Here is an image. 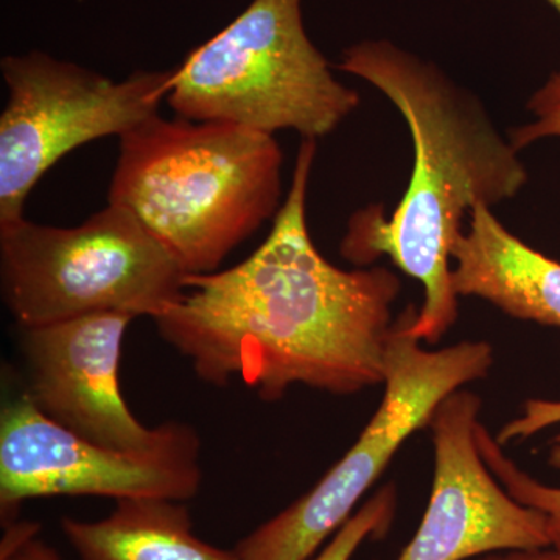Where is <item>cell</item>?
I'll list each match as a JSON object with an SVG mask.
<instances>
[{
    "label": "cell",
    "instance_id": "cell-1",
    "mask_svg": "<svg viewBox=\"0 0 560 560\" xmlns=\"http://www.w3.org/2000/svg\"><path fill=\"white\" fill-rule=\"evenodd\" d=\"M316 140L304 139L293 180L267 241L230 270L186 276V289L153 318L195 374L217 388L241 381L260 399L291 386L352 396L383 385L401 282L388 268L341 270L308 232Z\"/></svg>",
    "mask_w": 560,
    "mask_h": 560
},
{
    "label": "cell",
    "instance_id": "cell-2",
    "mask_svg": "<svg viewBox=\"0 0 560 560\" xmlns=\"http://www.w3.org/2000/svg\"><path fill=\"white\" fill-rule=\"evenodd\" d=\"M338 69L389 98L407 121L415 147L410 186L393 217L386 219L381 206L353 212L341 256L359 267L388 256L419 280L423 304L411 334L436 345L458 320L452 250L464 215L477 205L492 208L514 198L528 172L480 98L433 62L388 40H363L342 51Z\"/></svg>",
    "mask_w": 560,
    "mask_h": 560
},
{
    "label": "cell",
    "instance_id": "cell-3",
    "mask_svg": "<svg viewBox=\"0 0 560 560\" xmlns=\"http://www.w3.org/2000/svg\"><path fill=\"white\" fill-rule=\"evenodd\" d=\"M283 153L271 135L160 114L119 138L108 191L186 276L221 261L279 212Z\"/></svg>",
    "mask_w": 560,
    "mask_h": 560
},
{
    "label": "cell",
    "instance_id": "cell-4",
    "mask_svg": "<svg viewBox=\"0 0 560 560\" xmlns=\"http://www.w3.org/2000/svg\"><path fill=\"white\" fill-rule=\"evenodd\" d=\"M167 102L186 119L316 140L337 130L360 95L335 79L308 38L301 0H253L175 68Z\"/></svg>",
    "mask_w": 560,
    "mask_h": 560
},
{
    "label": "cell",
    "instance_id": "cell-5",
    "mask_svg": "<svg viewBox=\"0 0 560 560\" xmlns=\"http://www.w3.org/2000/svg\"><path fill=\"white\" fill-rule=\"evenodd\" d=\"M0 287L21 329L127 313L156 318L186 289V272L127 208L110 205L57 228L0 223Z\"/></svg>",
    "mask_w": 560,
    "mask_h": 560
},
{
    "label": "cell",
    "instance_id": "cell-6",
    "mask_svg": "<svg viewBox=\"0 0 560 560\" xmlns=\"http://www.w3.org/2000/svg\"><path fill=\"white\" fill-rule=\"evenodd\" d=\"M412 305L396 319L386 350L383 399L359 440L318 485L238 541L241 560H311L352 517L359 501L416 431L455 390L481 381L493 366L486 341L429 350L411 334Z\"/></svg>",
    "mask_w": 560,
    "mask_h": 560
},
{
    "label": "cell",
    "instance_id": "cell-7",
    "mask_svg": "<svg viewBox=\"0 0 560 560\" xmlns=\"http://www.w3.org/2000/svg\"><path fill=\"white\" fill-rule=\"evenodd\" d=\"M0 72L9 91L0 116V223H10L24 217L33 187L62 156L158 116L175 69L114 81L32 50L3 57Z\"/></svg>",
    "mask_w": 560,
    "mask_h": 560
},
{
    "label": "cell",
    "instance_id": "cell-8",
    "mask_svg": "<svg viewBox=\"0 0 560 560\" xmlns=\"http://www.w3.org/2000/svg\"><path fill=\"white\" fill-rule=\"evenodd\" d=\"M201 441L189 423L164 422L156 444L105 447L43 415L25 394L0 415V511L13 523L27 500L60 495L194 499L201 488Z\"/></svg>",
    "mask_w": 560,
    "mask_h": 560
},
{
    "label": "cell",
    "instance_id": "cell-9",
    "mask_svg": "<svg viewBox=\"0 0 560 560\" xmlns=\"http://www.w3.org/2000/svg\"><path fill=\"white\" fill-rule=\"evenodd\" d=\"M482 401L458 389L430 419L433 485L415 537L397 560H469L489 552L551 547L547 517L518 503L482 459Z\"/></svg>",
    "mask_w": 560,
    "mask_h": 560
},
{
    "label": "cell",
    "instance_id": "cell-10",
    "mask_svg": "<svg viewBox=\"0 0 560 560\" xmlns=\"http://www.w3.org/2000/svg\"><path fill=\"white\" fill-rule=\"evenodd\" d=\"M132 319L127 313H95L22 329L25 396L66 430L119 451L149 448L164 433V423H140L121 394V345Z\"/></svg>",
    "mask_w": 560,
    "mask_h": 560
},
{
    "label": "cell",
    "instance_id": "cell-11",
    "mask_svg": "<svg viewBox=\"0 0 560 560\" xmlns=\"http://www.w3.org/2000/svg\"><path fill=\"white\" fill-rule=\"evenodd\" d=\"M452 250L458 296L480 298L506 315L560 327V261L508 231L489 206L470 210Z\"/></svg>",
    "mask_w": 560,
    "mask_h": 560
},
{
    "label": "cell",
    "instance_id": "cell-12",
    "mask_svg": "<svg viewBox=\"0 0 560 560\" xmlns=\"http://www.w3.org/2000/svg\"><path fill=\"white\" fill-rule=\"evenodd\" d=\"M61 529L80 560H241L201 540L180 501L117 500L108 517H65Z\"/></svg>",
    "mask_w": 560,
    "mask_h": 560
},
{
    "label": "cell",
    "instance_id": "cell-13",
    "mask_svg": "<svg viewBox=\"0 0 560 560\" xmlns=\"http://www.w3.org/2000/svg\"><path fill=\"white\" fill-rule=\"evenodd\" d=\"M477 440L482 459L486 460L493 477L514 497L518 503L541 512L547 517L551 547L560 551V488L544 485L522 470L503 452V445L489 433L485 423L478 422Z\"/></svg>",
    "mask_w": 560,
    "mask_h": 560
},
{
    "label": "cell",
    "instance_id": "cell-14",
    "mask_svg": "<svg viewBox=\"0 0 560 560\" xmlns=\"http://www.w3.org/2000/svg\"><path fill=\"white\" fill-rule=\"evenodd\" d=\"M399 506L394 482L383 486L353 512L334 537L311 560H350L364 541L381 540L389 533Z\"/></svg>",
    "mask_w": 560,
    "mask_h": 560
},
{
    "label": "cell",
    "instance_id": "cell-15",
    "mask_svg": "<svg viewBox=\"0 0 560 560\" xmlns=\"http://www.w3.org/2000/svg\"><path fill=\"white\" fill-rule=\"evenodd\" d=\"M534 120L512 130L510 140L521 151L540 139L560 138V73H555L528 103Z\"/></svg>",
    "mask_w": 560,
    "mask_h": 560
},
{
    "label": "cell",
    "instance_id": "cell-16",
    "mask_svg": "<svg viewBox=\"0 0 560 560\" xmlns=\"http://www.w3.org/2000/svg\"><path fill=\"white\" fill-rule=\"evenodd\" d=\"M560 423V400L529 399L523 405L521 418L512 419L501 427L495 440L500 445L510 444L514 441L528 440L536 436L540 431ZM551 467L560 470V436L552 445L550 458Z\"/></svg>",
    "mask_w": 560,
    "mask_h": 560
},
{
    "label": "cell",
    "instance_id": "cell-17",
    "mask_svg": "<svg viewBox=\"0 0 560 560\" xmlns=\"http://www.w3.org/2000/svg\"><path fill=\"white\" fill-rule=\"evenodd\" d=\"M38 525L10 523L0 547V560H61L60 555L38 537Z\"/></svg>",
    "mask_w": 560,
    "mask_h": 560
},
{
    "label": "cell",
    "instance_id": "cell-18",
    "mask_svg": "<svg viewBox=\"0 0 560 560\" xmlns=\"http://www.w3.org/2000/svg\"><path fill=\"white\" fill-rule=\"evenodd\" d=\"M469 560H560V551L555 547L530 548V550H506L489 552Z\"/></svg>",
    "mask_w": 560,
    "mask_h": 560
},
{
    "label": "cell",
    "instance_id": "cell-19",
    "mask_svg": "<svg viewBox=\"0 0 560 560\" xmlns=\"http://www.w3.org/2000/svg\"><path fill=\"white\" fill-rule=\"evenodd\" d=\"M548 2H550V3H551L552 9H555L556 11H558L559 16H560V0H548ZM559 73H560V69H559Z\"/></svg>",
    "mask_w": 560,
    "mask_h": 560
}]
</instances>
